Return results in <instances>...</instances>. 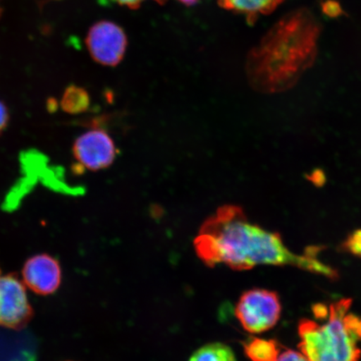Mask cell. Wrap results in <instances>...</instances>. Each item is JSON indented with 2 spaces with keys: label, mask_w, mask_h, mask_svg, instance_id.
I'll return each instance as SVG.
<instances>
[{
  "label": "cell",
  "mask_w": 361,
  "mask_h": 361,
  "mask_svg": "<svg viewBox=\"0 0 361 361\" xmlns=\"http://www.w3.org/2000/svg\"><path fill=\"white\" fill-rule=\"evenodd\" d=\"M193 243L198 258L209 268L224 264L243 271L258 265H290L329 279L338 277L336 270L314 254L291 252L279 234L250 222L236 205L220 207L202 224Z\"/></svg>",
  "instance_id": "cell-1"
},
{
  "label": "cell",
  "mask_w": 361,
  "mask_h": 361,
  "mask_svg": "<svg viewBox=\"0 0 361 361\" xmlns=\"http://www.w3.org/2000/svg\"><path fill=\"white\" fill-rule=\"evenodd\" d=\"M319 32L309 11L288 13L248 56L247 75L252 87L266 92L290 87L312 64Z\"/></svg>",
  "instance_id": "cell-2"
},
{
  "label": "cell",
  "mask_w": 361,
  "mask_h": 361,
  "mask_svg": "<svg viewBox=\"0 0 361 361\" xmlns=\"http://www.w3.org/2000/svg\"><path fill=\"white\" fill-rule=\"evenodd\" d=\"M352 301L329 307L326 323L302 320L299 326L300 352L309 361H360L361 319L350 312Z\"/></svg>",
  "instance_id": "cell-3"
},
{
  "label": "cell",
  "mask_w": 361,
  "mask_h": 361,
  "mask_svg": "<svg viewBox=\"0 0 361 361\" xmlns=\"http://www.w3.org/2000/svg\"><path fill=\"white\" fill-rule=\"evenodd\" d=\"M281 310V300L276 293L252 288L239 298L235 315L246 331L259 334L269 331L278 323Z\"/></svg>",
  "instance_id": "cell-4"
},
{
  "label": "cell",
  "mask_w": 361,
  "mask_h": 361,
  "mask_svg": "<svg viewBox=\"0 0 361 361\" xmlns=\"http://www.w3.org/2000/svg\"><path fill=\"white\" fill-rule=\"evenodd\" d=\"M33 317L25 287L15 274L0 269V326L20 331Z\"/></svg>",
  "instance_id": "cell-5"
},
{
  "label": "cell",
  "mask_w": 361,
  "mask_h": 361,
  "mask_svg": "<svg viewBox=\"0 0 361 361\" xmlns=\"http://www.w3.org/2000/svg\"><path fill=\"white\" fill-rule=\"evenodd\" d=\"M72 151L80 168L92 171L110 168L118 153L114 140L101 128H93L80 135Z\"/></svg>",
  "instance_id": "cell-6"
},
{
  "label": "cell",
  "mask_w": 361,
  "mask_h": 361,
  "mask_svg": "<svg viewBox=\"0 0 361 361\" xmlns=\"http://www.w3.org/2000/svg\"><path fill=\"white\" fill-rule=\"evenodd\" d=\"M87 45L93 60L104 66H116L123 60L128 38L115 23L100 21L90 29Z\"/></svg>",
  "instance_id": "cell-7"
},
{
  "label": "cell",
  "mask_w": 361,
  "mask_h": 361,
  "mask_svg": "<svg viewBox=\"0 0 361 361\" xmlns=\"http://www.w3.org/2000/svg\"><path fill=\"white\" fill-rule=\"evenodd\" d=\"M23 279L25 286L37 295H51L61 283V265L49 255L31 257L23 269Z\"/></svg>",
  "instance_id": "cell-8"
},
{
  "label": "cell",
  "mask_w": 361,
  "mask_h": 361,
  "mask_svg": "<svg viewBox=\"0 0 361 361\" xmlns=\"http://www.w3.org/2000/svg\"><path fill=\"white\" fill-rule=\"evenodd\" d=\"M282 0H219L221 7L243 13L250 21L272 12Z\"/></svg>",
  "instance_id": "cell-9"
},
{
  "label": "cell",
  "mask_w": 361,
  "mask_h": 361,
  "mask_svg": "<svg viewBox=\"0 0 361 361\" xmlns=\"http://www.w3.org/2000/svg\"><path fill=\"white\" fill-rule=\"evenodd\" d=\"M243 350L252 361H277L281 355L276 341L260 338H251L243 343Z\"/></svg>",
  "instance_id": "cell-10"
},
{
  "label": "cell",
  "mask_w": 361,
  "mask_h": 361,
  "mask_svg": "<svg viewBox=\"0 0 361 361\" xmlns=\"http://www.w3.org/2000/svg\"><path fill=\"white\" fill-rule=\"evenodd\" d=\"M90 104V99L87 90L74 85L65 90L61 100L62 110L72 115L87 111Z\"/></svg>",
  "instance_id": "cell-11"
},
{
  "label": "cell",
  "mask_w": 361,
  "mask_h": 361,
  "mask_svg": "<svg viewBox=\"0 0 361 361\" xmlns=\"http://www.w3.org/2000/svg\"><path fill=\"white\" fill-rule=\"evenodd\" d=\"M188 361H237V359L229 346L216 342L200 347Z\"/></svg>",
  "instance_id": "cell-12"
},
{
  "label": "cell",
  "mask_w": 361,
  "mask_h": 361,
  "mask_svg": "<svg viewBox=\"0 0 361 361\" xmlns=\"http://www.w3.org/2000/svg\"><path fill=\"white\" fill-rule=\"evenodd\" d=\"M102 4H119L121 6H126L130 8H133V10H135V8L141 6V4L143 2L147 1V0H100ZM153 1H156L158 4H164L166 0H153Z\"/></svg>",
  "instance_id": "cell-13"
},
{
  "label": "cell",
  "mask_w": 361,
  "mask_h": 361,
  "mask_svg": "<svg viewBox=\"0 0 361 361\" xmlns=\"http://www.w3.org/2000/svg\"><path fill=\"white\" fill-rule=\"evenodd\" d=\"M10 120V111H8L6 103L0 100V135L6 132Z\"/></svg>",
  "instance_id": "cell-14"
},
{
  "label": "cell",
  "mask_w": 361,
  "mask_h": 361,
  "mask_svg": "<svg viewBox=\"0 0 361 361\" xmlns=\"http://www.w3.org/2000/svg\"><path fill=\"white\" fill-rule=\"evenodd\" d=\"M347 247L355 255L361 256V231L355 232L346 243Z\"/></svg>",
  "instance_id": "cell-15"
},
{
  "label": "cell",
  "mask_w": 361,
  "mask_h": 361,
  "mask_svg": "<svg viewBox=\"0 0 361 361\" xmlns=\"http://www.w3.org/2000/svg\"><path fill=\"white\" fill-rule=\"evenodd\" d=\"M277 361H309L302 352L288 350L279 355Z\"/></svg>",
  "instance_id": "cell-16"
},
{
  "label": "cell",
  "mask_w": 361,
  "mask_h": 361,
  "mask_svg": "<svg viewBox=\"0 0 361 361\" xmlns=\"http://www.w3.org/2000/svg\"><path fill=\"white\" fill-rule=\"evenodd\" d=\"M323 11L327 16L331 17L341 16L342 12L340 4L336 1H332V0H329V1L324 4Z\"/></svg>",
  "instance_id": "cell-17"
},
{
  "label": "cell",
  "mask_w": 361,
  "mask_h": 361,
  "mask_svg": "<svg viewBox=\"0 0 361 361\" xmlns=\"http://www.w3.org/2000/svg\"><path fill=\"white\" fill-rule=\"evenodd\" d=\"M179 1L186 4V6H193V4H195L197 2L200 1V0H179Z\"/></svg>",
  "instance_id": "cell-18"
},
{
  "label": "cell",
  "mask_w": 361,
  "mask_h": 361,
  "mask_svg": "<svg viewBox=\"0 0 361 361\" xmlns=\"http://www.w3.org/2000/svg\"><path fill=\"white\" fill-rule=\"evenodd\" d=\"M0 2H1V0H0ZM2 15V7H1V4H0V16H1Z\"/></svg>",
  "instance_id": "cell-19"
}]
</instances>
